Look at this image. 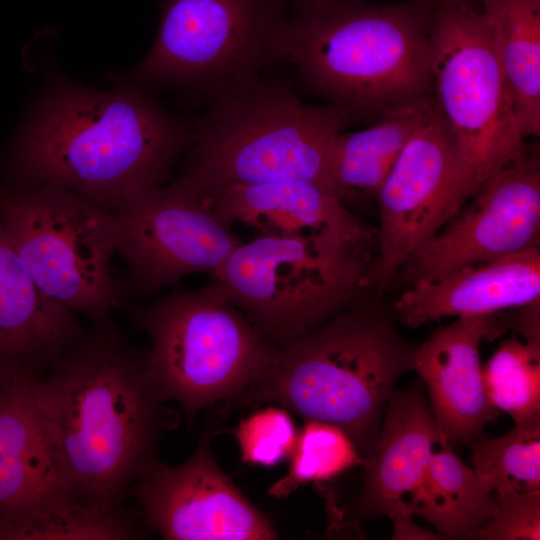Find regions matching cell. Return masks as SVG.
<instances>
[{"label": "cell", "mask_w": 540, "mask_h": 540, "mask_svg": "<svg viewBox=\"0 0 540 540\" xmlns=\"http://www.w3.org/2000/svg\"><path fill=\"white\" fill-rule=\"evenodd\" d=\"M376 248L333 240L256 235L241 242L211 283L271 345L282 349L372 287Z\"/></svg>", "instance_id": "obj_6"}, {"label": "cell", "mask_w": 540, "mask_h": 540, "mask_svg": "<svg viewBox=\"0 0 540 540\" xmlns=\"http://www.w3.org/2000/svg\"><path fill=\"white\" fill-rule=\"evenodd\" d=\"M148 335L149 373L163 400L188 420L224 399H236L270 368L279 351L210 282L175 290L134 311Z\"/></svg>", "instance_id": "obj_7"}, {"label": "cell", "mask_w": 540, "mask_h": 540, "mask_svg": "<svg viewBox=\"0 0 540 540\" xmlns=\"http://www.w3.org/2000/svg\"><path fill=\"white\" fill-rule=\"evenodd\" d=\"M39 425L61 479L81 503L107 513L157 458L171 412L145 358L118 331L93 327L30 382Z\"/></svg>", "instance_id": "obj_1"}, {"label": "cell", "mask_w": 540, "mask_h": 540, "mask_svg": "<svg viewBox=\"0 0 540 540\" xmlns=\"http://www.w3.org/2000/svg\"><path fill=\"white\" fill-rule=\"evenodd\" d=\"M31 381L0 383V526L74 498L39 425Z\"/></svg>", "instance_id": "obj_20"}, {"label": "cell", "mask_w": 540, "mask_h": 540, "mask_svg": "<svg viewBox=\"0 0 540 540\" xmlns=\"http://www.w3.org/2000/svg\"><path fill=\"white\" fill-rule=\"evenodd\" d=\"M507 327L499 313L458 317L417 346L413 371L424 384L434 419L450 445L480 438L500 414L485 391L480 348Z\"/></svg>", "instance_id": "obj_15"}, {"label": "cell", "mask_w": 540, "mask_h": 540, "mask_svg": "<svg viewBox=\"0 0 540 540\" xmlns=\"http://www.w3.org/2000/svg\"><path fill=\"white\" fill-rule=\"evenodd\" d=\"M192 132L138 88L62 85L38 106L14 153L26 186L66 189L112 213L163 185Z\"/></svg>", "instance_id": "obj_2"}, {"label": "cell", "mask_w": 540, "mask_h": 540, "mask_svg": "<svg viewBox=\"0 0 540 540\" xmlns=\"http://www.w3.org/2000/svg\"><path fill=\"white\" fill-rule=\"evenodd\" d=\"M375 198L379 228L371 284L380 296L409 258L465 204L457 146L436 107L407 142Z\"/></svg>", "instance_id": "obj_12"}, {"label": "cell", "mask_w": 540, "mask_h": 540, "mask_svg": "<svg viewBox=\"0 0 540 540\" xmlns=\"http://www.w3.org/2000/svg\"><path fill=\"white\" fill-rule=\"evenodd\" d=\"M436 0H290L278 59L328 103L383 116L433 97Z\"/></svg>", "instance_id": "obj_3"}, {"label": "cell", "mask_w": 540, "mask_h": 540, "mask_svg": "<svg viewBox=\"0 0 540 540\" xmlns=\"http://www.w3.org/2000/svg\"><path fill=\"white\" fill-rule=\"evenodd\" d=\"M434 109L432 97L383 115L366 129L338 134L332 174L351 200L359 194L376 197L405 145Z\"/></svg>", "instance_id": "obj_22"}, {"label": "cell", "mask_w": 540, "mask_h": 540, "mask_svg": "<svg viewBox=\"0 0 540 540\" xmlns=\"http://www.w3.org/2000/svg\"><path fill=\"white\" fill-rule=\"evenodd\" d=\"M86 332L35 283L0 220V383L38 378Z\"/></svg>", "instance_id": "obj_18"}, {"label": "cell", "mask_w": 540, "mask_h": 540, "mask_svg": "<svg viewBox=\"0 0 540 540\" xmlns=\"http://www.w3.org/2000/svg\"><path fill=\"white\" fill-rule=\"evenodd\" d=\"M540 300L539 246L411 283L392 309L417 328L444 317H472L521 308Z\"/></svg>", "instance_id": "obj_19"}, {"label": "cell", "mask_w": 540, "mask_h": 540, "mask_svg": "<svg viewBox=\"0 0 540 540\" xmlns=\"http://www.w3.org/2000/svg\"><path fill=\"white\" fill-rule=\"evenodd\" d=\"M396 321L393 309L362 300L279 349L268 371L235 400L270 402L334 424L366 463L397 381L414 368L418 344L399 333Z\"/></svg>", "instance_id": "obj_4"}, {"label": "cell", "mask_w": 540, "mask_h": 540, "mask_svg": "<svg viewBox=\"0 0 540 540\" xmlns=\"http://www.w3.org/2000/svg\"><path fill=\"white\" fill-rule=\"evenodd\" d=\"M0 220L39 288L93 327L116 331L122 285L111 273L117 252L112 213L60 187L0 186Z\"/></svg>", "instance_id": "obj_9"}, {"label": "cell", "mask_w": 540, "mask_h": 540, "mask_svg": "<svg viewBox=\"0 0 540 540\" xmlns=\"http://www.w3.org/2000/svg\"><path fill=\"white\" fill-rule=\"evenodd\" d=\"M210 105L192 132L181 175L204 200L234 185L306 181L351 201L334 180L331 153L359 114L307 104L290 83L266 77Z\"/></svg>", "instance_id": "obj_5"}, {"label": "cell", "mask_w": 540, "mask_h": 540, "mask_svg": "<svg viewBox=\"0 0 540 540\" xmlns=\"http://www.w3.org/2000/svg\"><path fill=\"white\" fill-rule=\"evenodd\" d=\"M443 441L422 381L418 378L407 388L395 389L384 412L376 449L363 466V485L348 523L410 514L431 455Z\"/></svg>", "instance_id": "obj_16"}, {"label": "cell", "mask_w": 540, "mask_h": 540, "mask_svg": "<svg viewBox=\"0 0 540 540\" xmlns=\"http://www.w3.org/2000/svg\"><path fill=\"white\" fill-rule=\"evenodd\" d=\"M495 509L476 530L479 540H539L540 489L494 492Z\"/></svg>", "instance_id": "obj_28"}, {"label": "cell", "mask_w": 540, "mask_h": 540, "mask_svg": "<svg viewBox=\"0 0 540 540\" xmlns=\"http://www.w3.org/2000/svg\"><path fill=\"white\" fill-rule=\"evenodd\" d=\"M483 380L491 403L515 425L540 424V344L512 335L487 361Z\"/></svg>", "instance_id": "obj_24"}, {"label": "cell", "mask_w": 540, "mask_h": 540, "mask_svg": "<svg viewBox=\"0 0 540 540\" xmlns=\"http://www.w3.org/2000/svg\"><path fill=\"white\" fill-rule=\"evenodd\" d=\"M289 7L290 0H162L154 43L134 78L212 104L257 81L279 60Z\"/></svg>", "instance_id": "obj_10"}, {"label": "cell", "mask_w": 540, "mask_h": 540, "mask_svg": "<svg viewBox=\"0 0 540 540\" xmlns=\"http://www.w3.org/2000/svg\"><path fill=\"white\" fill-rule=\"evenodd\" d=\"M147 528L167 540H272L271 521L234 485L201 439L184 462L156 459L130 490Z\"/></svg>", "instance_id": "obj_14"}, {"label": "cell", "mask_w": 540, "mask_h": 540, "mask_svg": "<svg viewBox=\"0 0 540 540\" xmlns=\"http://www.w3.org/2000/svg\"><path fill=\"white\" fill-rule=\"evenodd\" d=\"M288 473L268 489L274 497H287L301 485L331 480L355 466H364L350 437L338 426L307 419L290 456Z\"/></svg>", "instance_id": "obj_26"}, {"label": "cell", "mask_w": 540, "mask_h": 540, "mask_svg": "<svg viewBox=\"0 0 540 540\" xmlns=\"http://www.w3.org/2000/svg\"><path fill=\"white\" fill-rule=\"evenodd\" d=\"M477 3L439 2L430 41L433 101L457 146L465 203L529 150Z\"/></svg>", "instance_id": "obj_8"}, {"label": "cell", "mask_w": 540, "mask_h": 540, "mask_svg": "<svg viewBox=\"0 0 540 540\" xmlns=\"http://www.w3.org/2000/svg\"><path fill=\"white\" fill-rule=\"evenodd\" d=\"M520 312L515 320L518 332L525 341L540 344V302L539 300L519 308Z\"/></svg>", "instance_id": "obj_30"}, {"label": "cell", "mask_w": 540, "mask_h": 540, "mask_svg": "<svg viewBox=\"0 0 540 540\" xmlns=\"http://www.w3.org/2000/svg\"><path fill=\"white\" fill-rule=\"evenodd\" d=\"M522 135H540V0H477Z\"/></svg>", "instance_id": "obj_21"}, {"label": "cell", "mask_w": 540, "mask_h": 540, "mask_svg": "<svg viewBox=\"0 0 540 540\" xmlns=\"http://www.w3.org/2000/svg\"><path fill=\"white\" fill-rule=\"evenodd\" d=\"M438 2H463V1H477V0H436Z\"/></svg>", "instance_id": "obj_31"}, {"label": "cell", "mask_w": 540, "mask_h": 540, "mask_svg": "<svg viewBox=\"0 0 540 540\" xmlns=\"http://www.w3.org/2000/svg\"><path fill=\"white\" fill-rule=\"evenodd\" d=\"M205 202L225 224H242L257 235L333 240L377 249V231L341 199L311 182L234 185Z\"/></svg>", "instance_id": "obj_17"}, {"label": "cell", "mask_w": 540, "mask_h": 540, "mask_svg": "<svg viewBox=\"0 0 540 540\" xmlns=\"http://www.w3.org/2000/svg\"><path fill=\"white\" fill-rule=\"evenodd\" d=\"M234 434L244 462L270 467L290 458L298 431L288 410L279 405L247 416Z\"/></svg>", "instance_id": "obj_27"}, {"label": "cell", "mask_w": 540, "mask_h": 540, "mask_svg": "<svg viewBox=\"0 0 540 540\" xmlns=\"http://www.w3.org/2000/svg\"><path fill=\"white\" fill-rule=\"evenodd\" d=\"M401 269L406 282L539 246L540 161L528 150L496 172Z\"/></svg>", "instance_id": "obj_13"}, {"label": "cell", "mask_w": 540, "mask_h": 540, "mask_svg": "<svg viewBox=\"0 0 540 540\" xmlns=\"http://www.w3.org/2000/svg\"><path fill=\"white\" fill-rule=\"evenodd\" d=\"M443 441L432 453L423 485L409 507L444 539H473L495 509L494 493L487 490L473 468Z\"/></svg>", "instance_id": "obj_23"}, {"label": "cell", "mask_w": 540, "mask_h": 540, "mask_svg": "<svg viewBox=\"0 0 540 540\" xmlns=\"http://www.w3.org/2000/svg\"><path fill=\"white\" fill-rule=\"evenodd\" d=\"M473 470L491 492L540 489V424L515 425L493 439L470 444Z\"/></svg>", "instance_id": "obj_25"}, {"label": "cell", "mask_w": 540, "mask_h": 540, "mask_svg": "<svg viewBox=\"0 0 540 540\" xmlns=\"http://www.w3.org/2000/svg\"><path fill=\"white\" fill-rule=\"evenodd\" d=\"M130 285L150 294L186 275H212L242 242L183 177L141 189L112 212Z\"/></svg>", "instance_id": "obj_11"}, {"label": "cell", "mask_w": 540, "mask_h": 540, "mask_svg": "<svg viewBox=\"0 0 540 540\" xmlns=\"http://www.w3.org/2000/svg\"><path fill=\"white\" fill-rule=\"evenodd\" d=\"M393 525V540L441 539L437 532L424 529L413 520L411 514H397L390 518Z\"/></svg>", "instance_id": "obj_29"}]
</instances>
